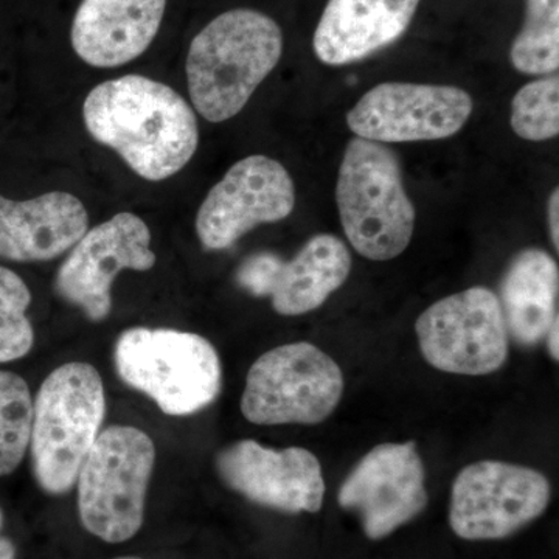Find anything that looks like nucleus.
Masks as SVG:
<instances>
[{
	"mask_svg": "<svg viewBox=\"0 0 559 559\" xmlns=\"http://www.w3.org/2000/svg\"><path fill=\"white\" fill-rule=\"evenodd\" d=\"M84 127L140 178L178 175L200 145L197 114L168 84L142 75L105 81L83 105Z\"/></svg>",
	"mask_w": 559,
	"mask_h": 559,
	"instance_id": "f257e3e1",
	"label": "nucleus"
},
{
	"mask_svg": "<svg viewBox=\"0 0 559 559\" xmlns=\"http://www.w3.org/2000/svg\"><path fill=\"white\" fill-rule=\"evenodd\" d=\"M283 53L277 22L257 10L219 14L191 40L186 72L194 110L212 123L234 119Z\"/></svg>",
	"mask_w": 559,
	"mask_h": 559,
	"instance_id": "f03ea898",
	"label": "nucleus"
},
{
	"mask_svg": "<svg viewBox=\"0 0 559 559\" xmlns=\"http://www.w3.org/2000/svg\"><path fill=\"white\" fill-rule=\"evenodd\" d=\"M336 202L349 245L364 259L393 260L411 245L417 210L404 189L400 157L385 143L349 140Z\"/></svg>",
	"mask_w": 559,
	"mask_h": 559,
	"instance_id": "7ed1b4c3",
	"label": "nucleus"
},
{
	"mask_svg": "<svg viewBox=\"0 0 559 559\" xmlns=\"http://www.w3.org/2000/svg\"><path fill=\"white\" fill-rule=\"evenodd\" d=\"M105 385L87 362L51 371L33 401V471L44 491L64 495L76 484L87 454L102 432Z\"/></svg>",
	"mask_w": 559,
	"mask_h": 559,
	"instance_id": "20e7f679",
	"label": "nucleus"
},
{
	"mask_svg": "<svg viewBox=\"0 0 559 559\" xmlns=\"http://www.w3.org/2000/svg\"><path fill=\"white\" fill-rule=\"evenodd\" d=\"M114 359L121 380L171 417L205 409L218 399L223 384L218 352L189 331L146 326L123 331Z\"/></svg>",
	"mask_w": 559,
	"mask_h": 559,
	"instance_id": "39448f33",
	"label": "nucleus"
},
{
	"mask_svg": "<svg viewBox=\"0 0 559 559\" xmlns=\"http://www.w3.org/2000/svg\"><path fill=\"white\" fill-rule=\"evenodd\" d=\"M156 448L143 430H102L76 477L80 520L106 543L131 539L142 528Z\"/></svg>",
	"mask_w": 559,
	"mask_h": 559,
	"instance_id": "423d86ee",
	"label": "nucleus"
},
{
	"mask_svg": "<svg viewBox=\"0 0 559 559\" xmlns=\"http://www.w3.org/2000/svg\"><path fill=\"white\" fill-rule=\"evenodd\" d=\"M342 393L344 374L336 360L310 342H296L252 364L241 412L253 425H319L340 406Z\"/></svg>",
	"mask_w": 559,
	"mask_h": 559,
	"instance_id": "0eeeda50",
	"label": "nucleus"
},
{
	"mask_svg": "<svg viewBox=\"0 0 559 559\" xmlns=\"http://www.w3.org/2000/svg\"><path fill=\"white\" fill-rule=\"evenodd\" d=\"M423 358L447 373L484 377L509 358V331L498 296L484 286L430 305L415 323Z\"/></svg>",
	"mask_w": 559,
	"mask_h": 559,
	"instance_id": "6e6552de",
	"label": "nucleus"
},
{
	"mask_svg": "<svg viewBox=\"0 0 559 559\" xmlns=\"http://www.w3.org/2000/svg\"><path fill=\"white\" fill-rule=\"evenodd\" d=\"M551 499L550 481L539 471L514 463H471L452 485L450 525L459 538H509L543 516Z\"/></svg>",
	"mask_w": 559,
	"mask_h": 559,
	"instance_id": "1a4fd4ad",
	"label": "nucleus"
},
{
	"mask_svg": "<svg viewBox=\"0 0 559 559\" xmlns=\"http://www.w3.org/2000/svg\"><path fill=\"white\" fill-rule=\"evenodd\" d=\"M148 224L130 212L87 229L69 250L55 278L61 299L80 308L92 322H103L112 311V285L121 271L153 270Z\"/></svg>",
	"mask_w": 559,
	"mask_h": 559,
	"instance_id": "9d476101",
	"label": "nucleus"
},
{
	"mask_svg": "<svg viewBox=\"0 0 559 559\" xmlns=\"http://www.w3.org/2000/svg\"><path fill=\"white\" fill-rule=\"evenodd\" d=\"M473 108V98L460 87L381 83L353 106L347 124L356 138L371 142H425L457 134Z\"/></svg>",
	"mask_w": 559,
	"mask_h": 559,
	"instance_id": "9b49d317",
	"label": "nucleus"
},
{
	"mask_svg": "<svg viewBox=\"0 0 559 559\" xmlns=\"http://www.w3.org/2000/svg\"><path fill=\"white\" fill-rule=\"evenodd\" d=\"M294 207L289 171L272 157H245L209 191L198 210L197 235L204 249H229L257 226L288 218Z\"/></svg>",
	"mask_w": 559,
	"mask_h": 559,
	"instance_id": "f8f14e48",
	"label": "nucleus"
},
{
	"mask_svg": "<svg viewBox=\"0 0 559 559\" xmlns=\"http://www.w3.org/2000/svg\"><path fill=\"white\" fill-rule=\"evenodd\" d=\"M426 469L417 444H378L342 481L337 502L355 511L367 538L384 539L428 506Z\"/></svg>",
	"mask_w": 559,
	"mask_h": 559,
	"instance_id": "ddd939ff",
	"label": "nucleus"
},
{
	"mask_svg": "<svg viewBox=\"0 0 559 559\" xmlns=\"http://www.w3.org/2000/svg\"><path fill=\"white\" fill-rule=\"evenodd\" d=\"M349 272L347 246L334 235L319 234L289 261L272 252L253 253L238 267L237 282L252 296L271 297L280 316L294 318L322 307Z\"/></svg>",
	"mask_w": 559,
	"mask_h": 559,
	"instance_id": "4468645a",
	"label": "nucleus"
},
{
	"mask_svg": "<svg viewBox=\"0 0 559 559\" xmlns=\"http://www.w3.org/2000/svg\"><path fill=\"white\" fill-rule=\"evenodd\" d=\"M221 479L250 502L285 513H318L325 498L322 466L311 451H277L240 440L216 455Z\"/></svg>",
	"mask_w": 559,
	"mask_h": 559,
	"instance_id": "2eb2a0df",
	"label": "nucleus"
},
{
	"mask_svg": "<svg viewBox=\"0 0 559 559\" xmlns=\"http://www.w3.org/2000/svg\"><path fill=\"white\" fill-rule=\"evenodd\" d=\"M165 9L167 0H83L70 32L73 51L92 68L128 64L156 39Z\"/></svg>",
	"mask_w": 559,
	"mask_h": 559,
	"instance_id": "dca6fc26",
	"label": "nucleus"
},
{
	"mask_svg": "<svg viewBox=\"0 0 559 559\" xmlns=\"http://www.w3.org/2000/svg\"><path fill=\"white\" fill-rule=\"evenodd\" d=\"M90 229V215L75 194L50 191L27 201L0 194V259L50 261L69 252Z\"/></svg>",
	"mask_w": 559,
	"mask_h": 559,
	"instance_id": "f3484780",
	"label": "nucleus"
},
{
	"mask_svg": "<svg viewBox=\"0 0 559 559\" xmlns=\"http://www.w3.org/2000/svg\"><path fill=\"white\" fill-rule=\"evenodd\" d=\"M421 0H329L312 49L326 66L366 60L407 32Z\"/></svg>",
	"mask_w": 559,
	"mask_h": 559,
	"instance_id": "a211bd4d",
	"label": "nucleus"
},
{
	"mask_svg": "<svg viewBox=\"0 0 559 559\" xmlns=\"http://www.w3.org/2000/svg\"><path fill=\"white\" fill-rule=\"evenodd\" d=\"M558 263L546 250H521L500 280V308L509 337L522 347L546 340L558 318Z\"/></svg>",
	"mask_w": 559,
	"mask_h": 559,
	"instance_id": "6ab92c4d",
	"label": "nucleus"
},
{
	"mask_svg": "<svg viewBox=\"0 0 559 559\" xmlns=\"http://www.w3.org/2000/svg\"><path fill=\"white\" fill-rule=\"evenodd\" d=\"M513 68L527 75H554L559 68V0H527L524 27L510 50Z\"/></svg>",
	"mask_w": 559,
	"mask_h": 559,
	"instance_id": "aec40b11",
	"label": "nucleus"
},
{
	"mask_svg": "<svg viewBox=\"0 0 559 559\" xmlns=\"http://www.w3.org/2000/svg\"><path fill=\"white\" fill-rule=\"evenodd\" d=\"M33 399L27 382L0 370V477L21 465L31 448Z\"/></svg>",
	"mask_w": 559,
	"mask_h": 559,
	"instance_id": "412c9836",
	"label": "nucleus"
},
{
	"mask_svg": "<svg viewBox=\"0 0 559 559\" xmlns=\"http://www.w3.org/2000/svg\"><path fill=\"white\" fill-rule=\"evenodd\" d=\"M511 128L518 138L546 142L559 134V79L546 75L522 86L511 102Z\"/></svg>",
	"mask_w": 559,
	"mask_h": 559,
	"instance_id": "4be33fe9",
	"label": "nucleus"
},
{
	"mask_svg": "<svg viewBox=\"0 0 559 559\" xmlns=\"http://www.w3.org/2000/svg\"><path fill=\"white\" fill-rule=\"evenodd\" d=\"M32 293L27 283L9 267L0 266V364L25 358L35 344L27 311Z\"/></svg>",
	"mask_w": 559,
	"mask_h": 559,
	"instance_id": "5701e85b",
	"label": "nucleus"
},
{
	"mask_svg": "<svg viewBox=\"0 0 559 559\" xmlns=\"http://www.w3.org/2000/svg\"><path fill=\"white\" fill-rule=\"evenodd\" d=\"M549 229L555 250H559V189H555L549 200Z\"/></svg>",
	"mask_w": 559,
	"mask_h": 559,
	"instance_id": "b1692460",
	"label": "nucleus"
},
{
	"mask_svg": "<svg viewBox=\"0 0 559 559\" xmlns=\"http://www.w3.org/2000/svg\"><path fill=\"white\" fill-rule=\"evenodd\" d=\"M3 528V513L0 510V532ZM0 559H16V547L13 540L0 535Z\"/></svg>",
	"mask_w": 559,
	"mask_h": 559,
	"instance_id": "393cba45",
	"label": "nucleus"
},
{
	"mask_svg": "<svg viewBox=\"0 0 559 559\" xmlns=\"http://www.w3.org/2000/svg\"><path fill=\"white\" fill-rule=\"evenodd\" d=\"M558 329H559V322L558 318L554 320V323H551L549 331H547L546 337L547 342H549V353L551 356V359L555 360V362H558L559 358V347H558Z\"/></svg>",
	"mask_w": 559,
	"mask_h": 559,
	"instance_id": "a878e982",
	"label": "nucleus"
},
{
	"mask_svg": "<svg viewBox=\"0 0 559 559\" xmlns=\"http://www.w3.org/2000/svg\"><path fill=\"white\" fill-rule=\"evenodd\" d=\"M119 559H139V558H119Z\"/></svg>",
	"mask_w": 559,
	"mask_h": 559,
	"instance_id": "bb28decb",
	"label": "nucleus"
}]
</instances>
